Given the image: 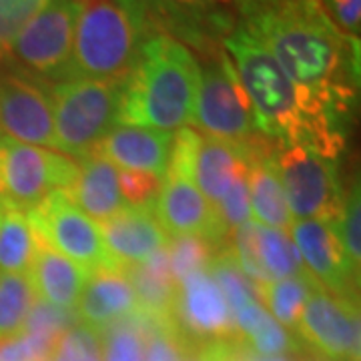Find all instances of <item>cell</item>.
Masks as SVG:
<instances>
[{
	"label": "cell",
	"instance_id": "cell-40",
	"mask_svg": "<svg viewBox=\"0 0 361 361\" xmlns=\"http://www.w3.org/2000/svg\"><path fill=\"white\" fill-rule=\"evenodd\" d=\"M177 2H183V4L195 6V4H205V2H209V0H177Z\"/></svg>",
	"mask_w": 361,
	"mask_h": 361
},
{
	"label": "cell",
	"instance_id": "cell-41",
	"mask_svg": "<svg viewBox=\"0 0 361 361\" xmlns=\"http://www.w3.org/2000/svg\"><path fill=\"white\" fill-rule=\"evenodd\" d=\"M301 361H331V360H325V357H319V355H311L307 360H301Z\"/></svg>",
	"mask_w": 361,
	"mask_h": 361
},
{
	"label": "cell",
	"instance_id": "cell-2",
	"mask_svg": "<svg viewBox=\"0 0 361 361\" xmlns=\"http://www.w3.org/2000/svg\"><path fill=\"white\" fill-rule=\"evenodd\" d=\"M237 78L253 109L257 133L277 147L305 145L327 157H339L348 121L297 87L279 63L243 26L225 39Z\"/></svg>",
	"mask_w": 361,
	"mask_h": 361
},
{
	"label": "cell",
	"instance_id": "cell-6",
	"mask_svg": "<svg viewBox=\"0 0 361 361\" xmlns=\"http://www.w3.org/2000/svg\"><path fill=\"white\" fill-rule=\"evenodd\" d=\"M78 177L75 159L0 137V205L28 213L54 191H68Z\"/></svg>",
	"mask_w": 361,
	"mask_h": 361
},
{
	"label": "cell",
	"instance_id": "cell-15",
	"mask_svg": "<svg viewBox=\"0 0 361 361\" xmlns=\"http://www.w3.org/2000/svg\"><path fill=\"white\" fill-rule=\"evenodd\" d=\"M153 207L157 219L169 235H197L215 245L227 243L229 233L225 231L215 207L201 195L191 177L167 171Z\"/></svg>",
	"mask_w": 361,
	"mask_h": 361
},
{
	"label": "cell",
	"instance_id": "cell-17",
	"mask_svg": "<svg viewBox=\"0 0 361 361\" xmlns=\"http://www.w3.org/2000/svg\"><path fill=\"white\" fill-rule=\"evenodd\" d=\"M279 149L281 147L263 137L251 142L247 165L249 207L251 215L259 221V225L287 231L293 221L285 203L283 187L279 179Z\"/></svg>",
	"mask_w": 361,
	"mask_h": 361
},
{
	"label": "cell",
	"instance_id": "cell-9",
	"mask_svg": "<svg viewBox=\"0 0 361 361\" xmlns=\"http://www.w3.org/2000/svg\"><path fill=\"white\" fill-rule=\"evenodd\" d=\"M75 0H47L11 42L8 54L30 78L66 80L75 39Z\"/></svg>",
	"mask_w": 361,
	"mask_h": 361
},
{
	"label": "cell",
	"instance_id": "cell-31",
	"mask_svg": "<svg viewBox=\"0 0 361 361\" xmlns=\"http://www.w3.org/2000/svg\"><path fill=\"white\" fill-rule=\"evenodd\" d=\"M49 361H103V337L87 323H75L56 337Z\"/></svg>",
	"mask_w": 361,
	"mask_h": 361
},
{
	"label": "cell",
	"instance_id": "cell-14",
	"mask_svg": "<svg viewBox=\"0 0 361 361\" xmlns=\"http://www.w3.org/2000/svg\"><path fill=\"white\" fill-rule=\"evenodd\" d=\"M289 229L311 279L334 295L357 301L360 271L351 265L341 245L337 219L293 221Z\"/></svg>",
	"mask_w": 361,
	"mask_h": 361
},
{
	"label": "cell",
	"instance_id": "cell-35",
	"mask_svg": "<svg viewBox=\"0 0 361 361\" xmlns=\"http://www.w3.org/2000/svg\"><path fill=\"white\" fill-rule=\"evenodd\" d=\"M47 0H0V61L6 59L18 30L39 13Z\"/></svg>",
	"mask_w": 361,
	"mask_h": 361
},
{
	"label": "cell",
	"instance_id": "cell-33",
	"mask_svg": "<svg viewBox=\"0 0 361 361\" xmlns=\"http://www.w3.org/2000/svg\"><path fill=\"white\" fill-rule=\"evenodd\" d=\"M59 336L28 331L0 341V361H49Z\"/></svg>",
	"mask_w": 361,
	"mask_h": 361
},
{
	"label": "cell",
	"instance_id": "cell-11",
	"mask_svg": "<svg viewBox=\"0 0 361 361\" xmlns=\"http://www.w3.org/2000/svg\"><path fill=\"white\" fill-rule=\"evenodd\" d=\"M171 322L193 351L209 343L241 341L229 303L207 271L177 283Z\"/></svg>",
	"mask_w": 361,
	"mask_h": 361
},
{
	"label": "cell",
	"instance_id": "cell-29",
	"mask_svg": "<svg viewBox=\"0 0 361 361\" xmlns=\"http://www.w3.org/2000/svg\"><path fill=\"white\" fill-rule=\"evenodd\" d=\"M147 317L139 313L133 319L113 323L104 329L103 361H145Z\"/></svg>",
	"mask_w": 361,
	"mask_h": 361
},
{
	"label": "cell",
	"instance_id": "cell-28",
	"mask_svg": "<svg viewBox=\"0 0 361 361\" xmlns=\"http://www.w3.org/2000/svg\"><path fill=\"white\" fill-rule=\"evenodd\" d=\"M35 303L37 293L28 273L0 271V341L25 331Z\"/></svg>",
	"mask_w": 361,
	"mask_h": 361
},
{
	"label": "cell",
	"instance_id": "cell-5",
	"mask_svg": "<svg viewBox=\"0 0 361 361\" xmlns=\"http://www.w3.org/2000/svg\"><path fill=\"white\" fill-rule=\"evenodd\" d=\"M123 78H68L51 89L56 151L71 159L90 155L116 127Z\"/></svg>",
	"mask_w": 361,
	"mask_h": 361
},
{
	"label": "cell",
	"instance_id": "cell-12",
	"mask_svg": "<svg viewBox=\"0 0 361 361\" xmlns=\"http://www.w3.org/2000/svg\"><path fill=\"white\" fill-rule=\"evenodd\" d=\"M295 331L319 357L360 361V307L353 299L334 295L315 285Z\"/></svg>",
	"mask_w": 361,
	"mask_h": 361
},
{
	"label": "cell",
	"instance_id": "cell-10",
	"mask_svg": "<svg viewBox=\"0 0 361 361\" xmlns=\"http://www.w3.org/2000/svg\"><path fill=\"white\" fill-rule=\"evenodd\" d=\"M26 215L40 241L89 273L121 269L104 245L99 225L71 201L66 191H54Z\"/></svg>",
	"mask_w": 361,
	"mask_h": 361
},
{
	"label": "cell",
	"instance_id": "cell-34",
	"mask_svg": "<svg viewBox=\"0 0 361 361\" xmlns=\"http://www.w3.org/2000/svg\"><path fill=\"white\" fill-rule=\"evenodd\" d=\"M360 185L355 183V187L345 195L343 207H341V215L337 219V231L341 245L348 253L349 261L355 269L360 271L361 265V205H360Z\"/></svg>",
	"mask_w": 361,
	"mask_h": 361
},
{
	"label": "cell",
	"instance_id": "cell-36",
	"mask_svg": "<svg viewBox=\"0 0 361 361\" xmlns=\"http://www.w3.org/2000/svg\"><path fill=\"white\" fill-rule=\"evenodd\" d=\"M215 211L219 215L221 223L225 231L231 235L235 229L245 225L251 221V207H249V183H247V173L237 177L227 195L215 205Z\"/></svg>",
	"mask_w": 361,
	"mask_h": 361
},
{
	"label": "cell",
	"instance_id": "cell-24",
	"mask_svg": "<svg viewBox=\"0 0 361 361\" xmlns=\"http://www.w3.org/2000/svg\"><path fill=\"white\" fill-rule=\"evenodd\" d=\"M233 319L243 345L257 357L293 355L301 351L299 341L289 334V329L271 317L259 299L235 311Z\"/></svg>",
	"mask_w": 361,
	"mask_h": 361
},
{
	"label": "cell",
	"instance_id": "cell-3",
	"mask_svg": "<svg viewBox=\"0 0 361 361\" xmlns=\"http://www.w3.org/2000/svg\"><path fill=\"white\" fill-rule=\"evenodd\" d=\"M201 66L191 51L167 35L145 40L123 78L118 125L173 133L193 121Z\"/></svg>",
	"mask_w": 361,
	"mask_h": 361
},
{
	"label": "cell",
	"instance_id": "cell-30",
	"mask_svg": "<svg viewBox=\"0 0 361 361\" xmlns=\"http://www.w3.org/2000/svg\"><path fill=\"white\" fill-rule=\"evenodd\" d=\"M221 245H215L207 241L203 237L197 235H177L169 241V267L175 283L187 279L189 275L207 271L211 261L215 257L217 249Z\"/></svg>",
	"mask_w": 361,
	"mask_h": 361
},
{
	"label": "cell",
	"instance_id": "cell-43",
	"mask_svg": "<svg viewBox=\"0 0 361 361\" xmlns=\"http://www.w3.org/2000/svg\"><path fill=\"white\" fill-rule=\"evenodd\" d=\"M0 219H2V205H0Z\"/></svg>",
	"mask_w": 361,
	"mask_h": 361
},
{
	"label": "cell",
	"instance_id": "cell-8",
	"mask_svg": "<svg viewBox=\"0 0 361 361\" xmlns=\"http://www.w3.org/2000/svg\"><path fill=\"white\" fill-rule=\"evenodd\" d=\"M191 123L195 130L219 141L247 145L261 137L255 129L251 103L227 52L201 68Z\"/></svg>",
	"mask_w": 361,
	"mask_h": 361
},
{
	"label": "cell",
	"instance_id": "cell-20",
	"mask_svg": "<svg viewBox=\"0 0 361 361\" xmlns=\"http://www.w3.org/2000/svg\"><path fill=\"white\" fill-rule=\"evenodd\" d=\"M137 311V293L125 269L92 273L78 299V319L92 329H106Z\"/></svg>",
	"mask_w": 361,
	"mask_h": 361
},
{
	"label": "cell",
	"instance_id": "cell-37",
	"mask_svg": "<svg viewBox=\"0 0 361 361\" xmlns=\"http://www.w3.org/2000/svg\"><path fill=\"white\" fill-rule=\"evenodd\" d=\"M161 185H163V179H159L155 175L141 173V171H129V169H121L118 171L121 193L125 197V201H129L130 205L155 203L157 195L161 191Z\"/></svg>",
	"mask_w": 361,
	"mask_h": 361
},
{
	"label": "cell",
	"instance_id": "cell-4",
	"mask_svg": "<svg viewBox=\"0 0 361 361\" xmlns=\"http://www.w3.org/2000/svg\"><path fill=\"white\" fill-rule=\"evenodd\" d=\"M68 78H125L147 40L149 0H75Z\"/></svg>",
	"mask_w": 361,
	"mask_h": 361
},
{
	"label": "cell",
	"instance_id": "cell-1",
	"mask_svg": "<svg viewBox=\"0 0 361 361\" xmlns=\"http://www.w3.org/2000/svg\"><path fill=\"white\" fill-rule=\"evenodd\" d=\"M241 25L297 87L349 123L360 87V39L348 37L319 0H237Z\"/></svg>",
	"mask_w": 361,
	"mask_h": 361
},
{
	"label": "cell",
	"instance_id": "cell-13",
	"mask_svg": "<svg viewBox=\"0 0 361 361\" xmlns=\"http://www.w3.org/2000/svg\"><path fill=\"white\" fill-rule=\"evenodd\" d=\"M0 135L25 145L56 149L51 92L20 71L0 73Z\"/></svg>",
	"mask_w": 361,
	"mask_h": 361
},
{
	"label": "cell",
	"instance_id": "cell-38",
	"mask_svg": "<svg viewBox=\"0 0 361 361\" xmlns=\"http://www.w3.org/2000/svg\"><path fill=\"white\" fill-rule=\"evenodd\" d=\"M319 2L341 32L360 39L361 0H319Z\"/></svg>",
	"mask_w": 361,
	"mask_h": 361
},
{
	"label": "cell",
	"instance_id": "cell-25",
	"mask_svg": "<svg viewBox=\"0 0 361 361\" xmlns=\"http://www.w3.org/2000/svg\"><path fill=\"white\" fill-rule=\"evenodd\" d=\"M253 255L265 281H279L287 277H303L307 271L299 257L295 243L279 229L253 225Z\"/></svg>",
	"mask_w": 361,
	"mask_h": 361
},
{
	"label": "cell",
	"instance_id": "cell-18",
	"mask_svg": "<svg viewBox=\"0 0 361 361\" xmlns=\"http://www.w3.org/2000/svg\"><path fill=\"white\" fill-rule=\"evenodd\" d=\"M173 151V133L116 125L92 151L113 165L165 179Z\"/></svg>",
	"mask_w": 361,
	"mask_h": 361
},
{
	"label": "cell",
	"instance_id": "cell-27",
	"mask_svg": "<svg viewBox=\"0 0 361 361\" xmlns=\"http://www.w3.org/2000/svg\"><path fill=\"white\" fill-rule=\"evenodd\" d=\"M310 275L303 277H287L279 281H267L255 287L259 301L269 311L271 317L285 329H297L303 305L315 287Z\"/></svg>",
	"mask_w": 361,
	"mask_h": 361
},
{
	"label": "cell",
	"instance_id": "cell-42",
	"mask_svg": "<svg viewBox=\"0 0 361 361\" xmlns=\"http://www.w3.org/2000/svg\"><path fill=\"white\" fill-rule=\"evenodd\" d=\"M185 361H201V360H199V355L193 351V353H189V355H187V360Z\"/></svg>",
	"mask_w": 361,
	"mask_h": 361
},
{
	"label": "cell",
	"instance_id": "cell-7",
	"mask_svg": "<svg viewBox=\"0 0 361 361\" xmlns=\"http://www.w3.org/2000/svg\"><path fill=\"white\" fill-rule=\"evenodd\" d=\"M277 165L285 203L293 219H339L345 195L336 157L305 145H289L279 149Z\"/></svg>",
	"mask_w": 361,
	"mask_h": 361
},
{
	"label": "cell",
	"instance_id": "cell-22",
	"mask_svg": "<svg viewBox=\"0 0 361 361\" xmlns=\"http://www.w3.org/2000/svg\"><path fill=\"white\" fill-rule=\"evenodd\" d=\"M66 195L89 219L99 223L115 217L127 207L118 187V169L97 153L80 159L78 177Z\"/></svg>",
	"mask_w": 361,
	"mask_h": 361
},
{
	"label": "cell",
	"instance_id": "cell-39",
	"mask_svg": "<svg viewBox=\"0 0 361 361\" xmlns=\"http://www.w3.org/2000/svg\"><path fill=\"white\" fill-rule=\"evenodd\" d=\"M249 361H301L295 360V357H291V355H275V357H257V355H253L251 353V357Z\"/></svg>",
	"mask_w": 361,
	"mask_h": 361
},
{
	"label": "cell",
	"instance_id": "cell-21",
	"mask_svg": "<svg viewBox=\"0 0 361 361\" xmlns=\"http://www.w3.org/2000/svg\"><path fill=\"white\" fill-rule=\"evenodd\" d=\"M249 147L251 142L237 145L213 137L199 139L195 151L193 183L213 207L227 195L235 179L247 173Z\"/></svg>",
	"mask_w": 361,
	"mask_h": 361
},
{
	"label": "cell",
	"instance_id": "cell-32",
	"mask_svg": "<svg viewBox=\"0 0 361 361\" xmlns=\"http://www.w3.org/2000/svg\"><path fill=\"white\" fill-rule=\"evenodd\" d=\"M147 322L145 361H185L189 353H193L171 319L147 317Z\"/></svg>",
	"mask_w": 361,
	"mask_h": 361
},
{
	"label": "cell",
	"instance_id": "cell-19",
	"mask_svg": "<svg viewBox=\"0 0 361 361\" xmlns=\"http://www.w3.org/2000/svg\"><path fill=\"white\" fill-rule=\"evenodd\" d=\"M92 273L54 251L37 237V251L28 277L42 303L61 311H75Z\"/></svg>",
	"mask_w": 361,
	"mask_h": 361
},
{
	"label": "cell",
	"instance_id": "cell-26",
	"mask_svg": "<svg viewBox=\"0 0 361 361\" xmlns=\"http://www.w3.org/2000/svg\"><path fill=\"white\" fill-rule=\"evenodd\" d=\"M37 251V233L28 215L2 207L0 219V271L28 273Z\"/></svg>",
	"mask_w": 361,
	"mask_h": 361
},
{
	"label": "cell",
	"instance_id": "cell-16",
	"mask_svg": "<svg viewBox=\"0 0 361 361\" xmlns=\"http://www.w3.org/2000/svg\"><path fill=\"white\" fill-rule=\"evenodd\" d=\"M99 231L121 269L145 263L169 245V233L157 219L153 203L127 205L115 217L99 223Z\"/></svg>",
	"mask_w": 361,
	"mask_h": 361
},
{
	"label": "cell",
	"instance_id": "cell-23",
	"mask_svg": "<svg viewBox=\"0 0 361 361\" xmlns=\"http://www.w3.org/2000/svg\"><path fill=\"white\" fill-rule=\"evenodd\" d=\"M137 293V310L149 319H171L177 283L169 267L167 247L145 263L125 267Z\"/></svg>",
	"mask_w": 361,
	"mask_h": 361
}]
</instances>
